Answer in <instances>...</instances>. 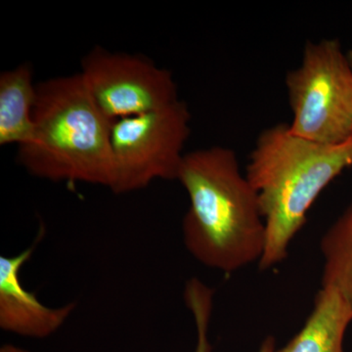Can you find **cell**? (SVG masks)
<instances>
[{"label": "cell", "mask_w": 352, "mask_h": 352, "mask_svg": "<svg viewBox=\"0 0 352 352\" xmlns=\"http://www.w3.org/2000/svg\"><path fill=\"white\" fill-rule=\"evenodd\" d=\"M176 180L189 197L183 242L197 261L226 274L261 261L265 222L233 150L214 146L185 153Z\"/></svg>", "instance_id": "6da1fadb"}, {"label": "cell", "mask_w": 352, "mask_h": 352, "mask_svg": "<svg viewBox=\"0 0 352 352\" xmlns=\"http://www.w3.org/2000/svg\"><path fill=\"white\" fill-rule=\"evenodd\" d=\"M352 166V138L323 145L298 138L289 124L264 129L250 155L245 175L256 190L266 227L263 256L267 270L283 263L294 238L323 190Z\"/></svg>", "instance_id": "7a4b0ae2"}, {"label": "cell", "mask_w": 352, "mask_h": 352, "mask_svg": "<svg viewBox=\"0 0 352 352\" xmlns=\"http://www.w3.org/2000/svg\"><path fill=\"white\" fill-rule=\"evenodd\" d=\"M32 140L18 147L30 175L52 182L113 184L112 122L92 100L80 73L38 82Z\"/></svg>", "instance_id": "3957f363"}, {"label": "cell", "mask_w": 352, "mask_h": 352, "mask_svg": "<svg viewBox=\"0 0 352 352\" xmlns=\"http://www.w3.org/2000/svg\"><path fill=\"white\" fill-rule=\"evenodd\" d=\"M289 131L323 145L352 138V67L337 39L305 44L302 63L286 76Z\"/></svg>", "instance_id": "277c9868"}, {"label": "cell", "mask_w": 352, "mask_h": 352, "mask_svg": "<svg viewBox=\"0 0 352 352\" xmlns=\"http://www.w3.org/2000/svg\"><path fill=\"white\" fill-rule=\"evenodd\" d=\"M191 113L178 100L159 110L113 122V184L118 195L147 188L156 180H176L191 132Z\"/></svg>", "instance_id": "5b68a950"}, {"label": "cell", "mask_w": 352, "mask_h": 352, "mask_svg": "<svg viewBox=\"0 0 352 352\" xmlns=\"http://www.w3.org/2000/svg\"><path fill=\"white\" fill-rule=\"evenodd\" d=\"M80 65L88 94L112 124L179 100L170 71L145 55L112 52L96 45Z\"/></svg>", "instance_id": "8992f818"}, {"label": "cell", "mask_w": 352, "mask_h": 352, "mask_svg": "<svg viewBox=\"0 0 352 352\" xmlns=\"http://www.w3.org/2000/svg\"><path fill=\"white\" fill-rule=\"evenodd\" d=\"M34 251L32 245L16 256H0V328L21 337L44 339L66 323L76 305L50 307L25 288L21 272Z\"/></svg>", "instance_id": "52a82bcc"}, {"label": "cell", "mask_w": 352, "mask_h": 352, "mask_svg": "<svg viewBox=\"0 0 352 352\" xmlns=\"http://www.w3.org/2000/svg\"><path fill=\"white\" fill-rule=\"evenodd\" d=\"M352 307L339 292L321 287L307 322L288 344L275 352H344Z\"/></svg>", "instance_id": "ba28073f"}, {"label": "cell", "mask_w": 352, "mask_h": 352, "mask_svg": "<svg viewBox=\"0 0 352 352\" xmlns=\"http://www.w3.org/2000/svg\"><path fill=\"white\" fill-rule=\"evenodd\" d=\"M38 83L25 62L0 74V145H25L34 135Z\"/></svg>", "instance_id": "9c48e42d"}, {"label": "cell", "mask_w": 352, "mask_h": 352, "mask_svg": "<svg viewBox=\"0 0 352 352\" xmlns=\"http://www.w3.org/2000/svg\"><path fill=\"white\" fill-rule=\"evenodd\" d=\"M322 287L339 292L352 307V201L322 236Z\"/></svg>", "instance_id": "30bf717a"}, {"label": "cell", "mask_w": 352, "mask_h": 352, "mask_svg": "<svg viewBox=\"0 0 352 352\" xmlns=\"http://www.w3.org/2000/svg\"><path fill=\"white\" fill-rule=\"evenodd\" d=\"M185 303L193 315L197 330V346L195 352H212L208 330L212 318L214 305V291L197 278L187 282L184 292ZM276 351L274 337L268 336L261 342L256 352Z\"/></svg>", "instance_id": "8fae6325"}, {"label": "cell", "mask_w": 352, "mask_h": 352, "mask_svg": "<svg viewBox=\"0 0 352 352\" xmlns=\"http://www.w3.org/2000/svg\"><path fill=\"white\" fill-rule=\"evenodd\" d=\"M0 352H30L25 351L24 349H21L19 346H13V344H4L0 349Z\"/></svg>", "instance_id": "7c38bea8"}, {"label": "cell", "mask_w": 352, "mask_h": 352, "mask_svg": "<svg viewBox=\"0 0 352 352\" xmlns=\"http://www.w3.org/2000/svg\"><path fill=\"white\" fill-rule=\"evenodd\" d=\"M347 56H349V62H351L352 67V51H349V52H347Z\"/></svg>", "instance_id": "4fadbf2b"}]
</instances>
